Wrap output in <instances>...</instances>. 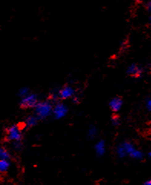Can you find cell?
I'll return each instance as SVG.
<instances>
[{
  "label": "cell",
  "instance_id": "13",
  "mask_svg": "<svg viewBox=\"0 0 151 185\" xmlns=\"http://www.w3.org/2000/svg\"><path fill=\"white\" fill-rule=\"evenodd\" d=\"M120 116L118 114H117L116 113L112 114V116H111V122L114 126H116V127L118 126L120 124Z\"/></svg>",
  "mask_w": 151,
  "mask_h": 185
},
{
  "label": "cell",
  "instance_id": "8",
  "mask_svg": "<svg viewBox=\"0 0 151 185\" xmlns=\"http://www.w3.org/2000/svg\"><path fill=\"white\" fill-rule=\"evenodd\" d=\"M121 146L123 147V148L124 149L125 153L127 154V155H131L132 153L136 150L134 145L131 144L130 142H124L123 144H121Z\"/></svg>",
  "mask_w": 151,
  "mask_h": 185
},
{
  "label": "cell",
  "instance_id": "6",
  "mask_svg": "<svg viewBox=\"0 0 151 185\" xmlns=\"http://www.w3.org/2000/svg\"><path fill=\"white\" fill-rule=\"evenodd\" d=\"M127 73L133 78H139L142 75L143 69L136 64H132L128 68Z\"/></svg>",
  "mask_w": 151,
  "mask_h": 185
},
{
  "label": "cell",
  "instance_id": "3",
  "mask_svg": "<svg viewBox=\"0 0 151 185\" xmlns=\"http://www.w3.org/2000/svg\"><path fill=\"white\" fill-rule=\"evenodd\" d=\"M8 140L12 141H21L22 136L19 126H11L7 130Z\"/></svg>",
  "mask_w": 151,
  "mask_h": 185
},
{
  "label": "cell",
  "instance_id": "12",
  "mask_svg": "<svg viewBox=\"0 0 151 185\" xmlns=\"http://www.w3.org/2000/svg\"><path fill=\"white\" fill-rule=\"evenodd\" d=\"M130 157H133V158L134 159H136V160H141V159H142L143 157H144V154H143L141 151L136 149L133 153H132Z\"/></svg>",
  "mask_w": 151,
  "mask_h": 185
},
{
  "label": "cell",
  "instance_id": "10",
  "mask_svg": "<svg viewBox=\"0 0 151 185\" xmlns=\"http://www.w3.org/2000/svg\"><path fill=\"white\" fill-rule=\"evenodd\" d=\"M10 166L8 159H0V173H5L7 171Z\"/></svg>",
  "mask_w": 151,
  "mask_h": 185
},
{
  "label": "cell",
  "instance_id": "14",
  "mask_svg": "<svg viewBox=\"0 0 151 185\" xmlns=\"http://www.w3.org/2000/svg\"><path fill=\"white\" fill-rule=\"evenodd\" d=\"M10 155H9V152L4 148H0V159H8L9 160Z\"/></svg>",
  "mask_w": 151,
  "mask_h": 185
},
{
  "label": "cell",
  "instance_id": "1",
  "mask_svg": "<svg viewBox=\"0 0 151 185\" xmlns=\"http://www.w3.org/2000/svg\"><path fill=\"white\" fill-rule=\"evenodd\" d=\"M53 111V107L49 101H42L39 102L35 107L36 116L38 119H44L50 115Z\"/></svg>",
  "mask_w": 151,
  "mask_h": 185
},
{
  "label": "cell",
  "instance_id": "16",
  "mask_svg": "<svg viewBox=\"0 0 151 185\" xmlns=\"http://www.w3.org/2000/svg\"><path fill=\"white\" fill-rule=\"evenodd\" d=\"M96 133H97L96 128H95L94 127H90V129L89 130V136L94 137L95 135H96Z\"/></svg>",
  "mask_w": 151,
  "mask_h": 185
},
{
  "label": "cell",
  "instance_id": "18",
  "mask_svg": "<svg viewBox=\"0 0 151 185\" xmlns=\"http://www.w3.org/2000/svg\"><path fill=\"white\" fill-rule=\"evenodd\" d=\"M147 10H148L150 12H151V0L148 3H147Z\"/></svg>",
  "mask_w": 151,
  "mask_h": 185
},
{
  "label": "cell",
  "instance_id": "11",
  "mask_svg": "<svg viewBox=\"0 0 151 185\" xmlns=\"http://www.w3.org/2000/svg\"><path fill=\"white\" fill-rule=\"evenodd\" d=\"M38 120H39V119H38V118L36 117V116L30 115L28 116V117L26 118V120H25V124H26L28 127H33V126H36V124H37Z\"/></svg>",
  "mask_w": 151,
  "mask_h": 185
},
{
  "label": "cell",
  "instance_id": "17",
  "mask_svg": "<svg viewBox=\"0 0 151 185\" xmlns=\"http://www.w3.org/2000/svg\"><path fill=\"white\" fill-rule=\"evenodd\" d=\"M146 106H147V108L148 111H151V98L147 100V104H146Z\"/></svg>",
  "mask_w": 151,
  "mask_h": 185
},
{
  "label": "cell",
  "instance_id": "4",
  "mask_svg": "<svg viewBox=\"0 0 151 185\" xmlns=\"http://www.w3.org/2000/svg\"><path fill=\"white\" fill-rule=\"evenodd\" d=\"M74 90L71 86L68 85V84H65L63 86L59 92H58V96L60 99L65 100L71 98L74 96Z\"/></svg>",
  "mask_w": 151,
  "mask_h": 185
},
{
  "label": "cell",
  "instance_id": "19",
  "mask_svg": "<svg viewBox=\"0 0 151 185\" xmlns=\"http://www.w3.org/2000/svg\"><path fill=\"white\" fill-rule=\"evenodd\" d=\"M144 185H151V179L148 180V181H145V183H144Z\"/></svg>",
  "mask_w": 151,
  "mask_h": 185
},
{
  "label": "cell",
  "instance_id": "9",
  "mask_svg": "<svg viewBox=\"0 0 151 185\" xmlns=\"http://www.w3.org/2000/svg\"><path fill=\"white\" fill-rule=\"evenodd\" d=\"M95 150H96L97 154L99 156L104 155L105 152V144L104 141H100L98 144L95 145Z\"/></svg>",
  "mask_w": 151,
  "mask_h": 185
},
{
  "label": "cell",
  "instance_id": "15",
  "mask_svg": "<svg viewBox=\"0 0 151 185\" xmlns=\"http://www.w3.org/2000/svg\"><path fill=\"white\" fill-rule=\"evenodd\" d=\"M28 92H29V89L26 87H24V88H22L20 89L19 93L20 96H21L22 98H23V97L26 96L27 95H28Z\"/></svg>",
  "mask_w": 151,
  "mask_h": 185
},
{
  "label": "cell",
  "instance_id": "20",
  "mask_svg": "<svg viewBox=\"0 0 151 185\" xmlns=\"http://www.w3.org/2000/svg\"><path fill=\"white\" fill-rule=\"evenodd\" d=\"M148 155H149V157H150V158H151V151H150V153H149V154H148Z\"/></svg>",
  "mask_w": 151,
  "mask_h": 185
},
{
  "label": "cell",
  "instance_id": "5",
  "mask_svg": "<svg viewBox=\"0 0 151 185\" xmlns=\"http://www.w3.org/2000/svg\"><path fill=\"white\" fill-rule=\"evenodd\" d=\"M52 112L56 118H61L66 115L67 112H68V108L63 103L57 102L53 108Z\"/></svg>",
  "mask_w": 151,
  "mask_h": 185
},
{
  "label": "cell",
  "instance_id": "2",
  "mask_svg": "<svg viewBox=\"0 0 151 185\" xmlns=\"http://www.w3.org/2000/svg\"><path fill=\"white\" fill-rule=\"evenodd\" d=\"M38 102L37 95L36 94H28L23 97L20 101V107L22 108H32L36 106Z\"/></svg>",
  "mask_w": 151,
  "mask_h": 185
},
{
  "label": "cell",
  "instance_id": "7",
  "mask_svg": "<svg viewBox=\"0 0 151 185\" xmlns=\"http://www.w3.org/2000/svg\"><path fill=\"white\" fill-rule=\"evenodd\" d=\"M122 105H123V99L121 97L116 96L110 101L109 107L113 112L117 113L121 108Z\"/></svg>",
  "mask_w": 151,
  "mask_h": 185
},
{
  "label": "cell",
  "instance_id": "21",
  "mask_svg": "<svg viewBox=\"0 0 151 185\" xmlns=\"http://www.w3.org/2000/svg\"><path fill=\"white\" fill-rule=\"evenodd\" d=\"M150 27H151V16H150Z\"/></svg>",
  "mask_w": 151,
  "mask_h": 185
}]
</instances>
